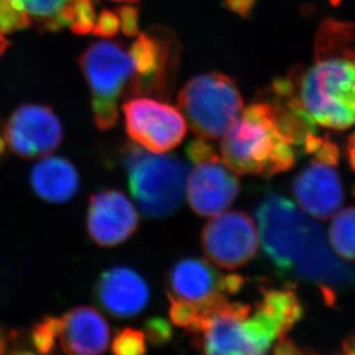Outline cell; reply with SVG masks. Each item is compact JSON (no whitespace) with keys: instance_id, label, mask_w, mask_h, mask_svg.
<instances>
[{"instance_id":"ac0fdd59","label":"cell","mask_w":355,"mask_h":355,"mask_svg":"<svg viewBox=\"0 0 355 355\" xmlns=\"http://www.w3.org/2000/svg\"><path fill=\"white\" fill-rule=\"evenodd\" d=\"M31 183L38 197L49 202L62 204L78 193L80 176L67 159L47 157L31 169Z\"/></svg>"},{"instance_id":"3957f363","label":"cell","mask_w":355,"mask_h":355,"mask_svg":"<svg viewBox=\"0 0 355 355\" xmlns=\"http://www.w3.org/2000/svg\"><path fill=\"white\" fill-rule=\"evenodd\" d=\"M199 318L191 329L198 347L206 354H265L281 332L275 322L261 309L229 302L225 293H216L198 302Z\"/></svg>"},{"instance_id":"44dd1931","label":"cell","mask_w":355,"mask_h":355,"mask_svg":"<svg viewBox=\"0 0 355 355\" xmlns=\"http://www.w3.org/2000/svg\"><path fill=\"white\" fill-rule=\"evenodd\" d=\"M338 55L355 60V24L342 21L322 22L316 34L314 57Z\"/></svg>"},{"instance_id":"74e56055","label":"cell","mask_w":355,"mask_h":355,"mask_svg":"<svg viewBox=\"0 0 355 355\" xmlns=\"http://www.w3.org/2000/svg\"><path fill=\"white\" fill-rule=\"evenodd\" d=\"M353 349V351H352V353H355V342H354V345L352 346Z\"/></svg>"},{"instance_id":"8d00e7d4","label":"cell","mask_w":355,"mask_h":355,"mask_svg":"<svg viewBox=\"0 0 355 355\" xmlns=\"http://www.w3.org/2000/svg\"><path fill=\"white\" fill-rule=\"evenodd\" d=\"M113 1H116V3H137L138 0H113Z\"/></svg>"},{"instance_id":"cb8c5ba5","label":"cell","mask_w":355,"mask_h":355,"mask_svg":"<svg viewBox=\"0 0 355 355\" xmlns=\"http://www.w3.org/2000/svg\"><path fill=\"white\" fill-rule=\"evenodd\" d=\"M169 298V318L173 324L178 328H183L188 331L195 327L199 318L200 306L198 302H190L187 299L176 298L175 295L168 293Z\"/></svg>"},{"instance_id":"d6a6232c","label":"cell","mask_w":355,"mask_h":355,"mask_svg":"<svg viewBox=\"0 0 355 355\" xmlns=\"http://www.w3.org/2000/svg\"><path fill=\"white\" fill-rule=\"evenodd\" d=\"M225 3L230 10L241 15H245L254 6L255 0H225Z\"/></svg>"},{"instance_id":"484cf974","label":"cell","mask_w":355,"mask_h":355,"mask_svg":"<svg viewBox=\"0 0 355 355\" xmlns=\"http://www.w3.org/2000/svg\"><path fill=\"white\" fill-rule=\"evenodd\" d=\"M120 31L121 19L119 10H103L101 13L97 14L92 34L99 37L111 38L114 37Z\"/></svg>"},{"instance_id":"e575fe53","label":"cell","mask_w":355,"mask_h":355,"mask_svg":"<svg viewBox=\"0 0 355 355\" xmlns=\"http://www.w3.org/2000/svg\"><path fill=\"white\" fill-rule=\"evenodd\" d=\"M12 338H13V336L8 335L5 330L0 328V354L6 352L7 345Z\"/></svg>"},{"instance_id":"ba28073f","label":"cell","mask_w":355,"mask_h":355,"mask_svg":"<svg viewBox=\"0 0 355 355\" xmlns=\"http://www.w3.org/2000/svg\"><path fill=\"white\" fill-rule=\"evenodd\" d=\"M129 137L152 153H167L184 139L188 123L181 111L148 97L131 98L122 105Z\"/></svg>"},{"instance_id":"5b68a950","label":"cell","mask_w":355,"mask_h":355,"mask_svg":"<svg viewBox=\"0 0 355 355\" xmlns=\"http://www.w3.org/2000/svg\"><path fill=\"white\" fill-rule=\"evenodd\" d=\"M130 193L143 215L167 218L178 211L187 195L188 166L174 155L152 153L138 144L121 152Z\"/></svg>"},{"instance_id":"603a6c76","label":"cell","mask_w":355,"mask_h":355,"mask_svg":"<svg viewBox=\"0 0 355 355\" xmlns=\"http://www.w3.org/2000/svg\"><path fill=\"white\" fill-rule=\"evenodd\" d=\"M60 318L45 316L42 321L35 323L31 331V345L36 352L47 354L53 351L59 342Z\"/></svg>"},{"instance_id":"ffe728a7","label":"cell","mask_w":355,"mask_h":355,"mask_svg":"<svg viewBox=\"0 0 355 355\" xmlns=\"http://www.w3.org/2000/svg\"><path fill=\"white\" fill-rule=\"evenodd\" d=\"M257 306L275 322L281 337L286 335L304 315L302 302L292 285L281 288H265Z\"/></svg>"},{"instance_id":"4316f807","label":"cell","mask_w":355,"mask_h":355,"mask_svg":"<svg viewBox=\"0 0 355 355\" xmlns=\"http://www.w3.org/2000/svg\"><path fill=\"white\" fill-rule=\"evenodd\" d=\"M145 336L153 345H164L173 337V330L164 318H153L145 323Z\"/></svg>"},{"instance_id":"7402d4cb","label":"cell","mask_w":355,"mask_h":355,"mask_svg":"<svg viewBox=\"0 0 355 355\" xmlns=\"http://www.w3.org/2000/svg\"><path fill=\"white\" fill-rule=\"evenodd\" d=\"M330 244L342 258L355 261V208L339 211L329 230Z\"/></svg>"},{"instance_id":"4fadbf2b","label":"cell","mask_w":355,"mask_h":355,"mask_svg":"<svg viewBox=\"0 0 355 355\" xmlns=\"http://www.w3.org/2000/svg\"><path fill=\"white\" fill-rule=\"evenodd\" d=\"M74 0H0V53L10 46L15 33L36 27L60 31L71 24Z\"/></svg>"},{"instance_id":"e0dca14e","label":"cell","mask_w":355,"mask_h":355,"mask_svg":"<svg viewBox=\"0 0 355 355\" xmlns=\"http://www.w3.org/2000/svg\"><path fill=\"white\" fill-rule=\"evenodd\" d=\"M59 344L67 354H101L107 349L111 331L104 316L90 306L71 309L60 318Z\"/></svg>"},{"instance_id":"8fae6325","label":"cell","mask_w":355,"mask_h":355,"mask_svg":"<svg viewBox=\"0 0 355 355\" xmlns=\"http://www.w3.org/2000/svg\"><path fill=\"white\" fill-rule=\"evenodd\" d=\"M139 218L134 205L119 190H104L91 196L87 214V234L91 241L113 248L134 235Z\"/></svg>"},{"instance_id":"9c48e42d","label":"cell","mask_w":355,"mask_h":355,"mask_svg":"<svg viewBox=\"0 0 355 355\" xmlns=\"http://www.w3.org/2000/svg\"><path fill=\"white\" fill-rule=\"evenodd\" d=\"M259 241L254 222L241 211H223L214 215L201 232V246L209 261L230 270L254 258Z\"/></svg>"},{"instance_id":"9a60e30c","label":"cell","mask_w":355,"mask_h":355,"mask_svg":"<svg viewBox=\"0 0 355 355\" xmlns=\"http://www.w3.org/2000/svg\"><path fill=\"white\" fill-rule=\"evenodd\" d=\"M292 193L307 214L320 220H328L344 202L342 181L334 166L312 161L295 178Z\"/></svg>"},{"instance_id":"836d02e7","label":"cell","mask_w":355,"mask_h":355,"mask_svg":"<svg viewBox=\"0 0 355 355\" xmlns=\"http://www.w3.org/2000/svg\"><path fill=\"white\" fill-rule=\"evenodd\" d=\"M347 157H349V167L355 173V132H353L347 141Z\"/></svg>"},{"instance_id":"83f0119b","label":"cell","mask_w":355,"mask_h":355,"mask_svg":"<svg viewBox=\"0 0 355 355\" xmlns=\"http://www.w3.org/2000/svg\"><path fill=\"white\" fill-rule=\"evenodd\" d=\"M187 155L192 164H195L218 157L214 148L211 144H208L205 138L200 137L189 143L187 146Z\"/></svg>"},{"instance_id":"d6986e66","label":"cell","mask_w":355,"mask_h":355,"mask_svg":"<svg viewBox=\"0 0 355 355\" xmlns=\"http://www.w3.org/2000/svg\"><path fill=\"white\" fill-rule=\"evenodd\" d=\"M223 277L202 259L188 258L178 261L169 274L175 295L190 302H202L223 292Z\"/></svg>"},{"instance_id":"f546056e","label":"cell","mask_w":355,"mask_h":355,"mask_svg":"<svg viewBox=\"0 0 355 355\" xmlns=\"http://www.w3.org/2000/svg\"><path fill=\"white\" fill-rule=\"evenodd\" d=\"M315 160L330 164V166H338L339 164V148L335 141H331L330 136H325L323 138V143L318 148L315 155Z\"/></svg>"},{"instance_id":"30bf717a","label":"cell","mask_w":355,"mask_h":355,"mask_svg":"<svg viewBox=\"0 0 355 355\" xmlns=\"http://www.w3.org/2000/svg\"><path fill=\"white\" fill-rule=\"evenodd\" d=\"M7 146L21 158L50 155L60 146L62 127L52 108L45 105H21L12 113L3 130Z\"/></svg>"},{"instance_id":"7a4b0ae2","label":"cell","mask_w":355,"mask_h":355,"mask_svg":"<svg viewBox=\"0 0 355 355\" xmlns=\"http://www.w3.org/2000/svg\"><path fill=\"white\" fill-rule=\"evenodd\" d=\"M297 155L268 101L248 105L222 136V161L237 175L272 178L290 171Z\"/></svg>"},{"instance_id":"52a82bcc","label":"cell","mask_w":355,"mask_h":355,"mask_svg":"<svg viewBox=\"0 0 355 355\" xmlns=\"http://www.w3.org/2000/svg\"><path fill=\"white\" fill-rule=\"evenodd\" d=\"M178 104L191 130L205 139L221 138L244 110L235 80L216 71L189 80L178 92Z\"/></svg>"},{"instance_id":"4dcf8cb0","label":"cell","mask_w":355,"mask_h":355,"mask_svg":"<svg viewBox=\"0 0 355 355\" xmlns=\"http://www.w3.org/2000/svg\"><path fill=\"white\" fill-rule=\"evenodd\" d=\"M245 278L237 274H230L225 275L223 277V292L228 295H235L241 291V288L244 286Z\"/></svg>"},{"instance_id":"277c9868","label":"cell","mask_w":355,"mask_h":355,"mask_svg":"<svg viewBox=\"0 0 355 355\" xmlns=\"http://www.w3.org/2000/svg\"><path fill=\"white\" fill-rule=\"evenodd\" d=\"M304 111L316 124L346 130L355 124V60L315 58L311 67L288 75Z\"/></svg>"},{"instance_id":"1f68e13d","label":"cell","mask_w":355,"mask_h":355,"mask_svg":"<svg viewBox=\"0 0 355 355\" xmlns=\"http://www.w3.org/2000/svg\"><path fill=\"white\" fill-rule=\"evenodd\" d=\"M300 352L302 351L293 344L291 339L286 338L285 336L278 338L277 344L274 349L275 354H295V353Z\"/></svg>"},{"instance_id":"d4e9b609","label":"cell","mask_w":355,"mask_h":355,"mask_svg":"<svg viewBox=\"0 0 355 355\" xmlns=\"http://www.w3.org/2000/svg\"><path fill=\"white\" fill-rule=\"evenodd\" d=\"M144 332L137 329L124 328L115 335L112 351L118 355H141L146 352Z\"/></svg>"},{"instance_id":"8992f818","label":"cell","mask_w":355,"mask_h":355,"mask_svg":"<svg viewBox=\"0 0 355 355\" xmlns=\"http://www.w3.org/2000/svg\"><path fill=\"white\" fill-rule=\"evenodd\" d=\"M78 64L91 94L94 123L101 130L114 127L119 101L130 96L137 68L130 46L107 38L90 44L78 58Z\"/></svg>"},{"instance_id":"6da1fadb","label":"cell","mask_w":355,"mask_h":355,"mask_svg":"<svg viewBox=\"0 0 355 355\" xmlns=\"http://www.w3.org/2000/svg\"><path fill=\"white\" fill-rule=\"evenodd\" d=\"M255 218L262 248L282 275L318 285L329 305L337 292L355 288V266L336 255L321 225L288 198L266 196Z\"/></svg>"},{"instance_id":"5bb4252c","label":"cell","mask_w":355,"mask_h":355,"mask_svg":"<svg viewBox=\"0 0 355 355\" xmlns=\"http://www.w3.org/2000/svg\"><path fill=\"white\" fill-rule=\"evenodd\" d=\"M137 68V78L130 96H164L169 90L174 66L173 42L164 33L155 29L138 33L129 45Z\"/></svg>"},{"instance_id":"d590c367","label":"cell","mask_w":355,"mask_h":355,"mask_svg":"<svg viewBox=\"0 0 355 355\" xmlns=\"http://www.w3.org/2000/svg\"><path fill=\"white\" fill-rule=\"evenodd\" d=\"M6 139H5V136H3V134L0 132V159L3 158V155L6 153Z\"/></svg>"},{"instance_id":"f35d334b","label":"cell","mask_w":355,"mask_h":355,"mask_svg":"<svg viewBox=\"0 0 355 355\" xmlns=\"http://www.w3.org/2000/svg\"><path fill=\"white\" fill-rule=\"evenodd\" d=\"M354 195H355V189H354Z\"/></svg>"},{"instance_id":"f1b7e54d","label":"cell","mask_w":355,"mask_h":355,"mask_svg":"<svg viewBox=\"0 0 355 355\" xmlns=\"http://www.w3.org/2000/svg\"><path fill=\"white\" fill-rule=\"evenodd\" d=\"M121 19V31L128 37L138 35V12L135 7L122 6L119 8Z\"/></svg>"},{"instance_id":"2e32d148","label":"cell","mask_w":355,"mask_h":355,"mask_svg":"<svg viewBox=\"0 0 355 355\" xmlns=\"http://www.w3.org/2000/svg\"><path fill=\"white\" fill-rule=\"evenodd\" d=\"M98 304L113 318H129L144 311L150 288L134 269L115 267L101 274L94 288Z\"/></svg>"},{"instance_id":"7c38bea8","label":"cell","mask_w":355,"mask_h":355,"mask_svg":"<svg viewBox=\"0 0 355 355\" xmlns=\"http://www.w3.org/2000/svg\"><path fill=\"white\" fill-rule=\"evenodd\" d=\"M239 190L237 174L220 157L196 164L187 182L189 204L200 216H214L225 211Z\"/></svg>"}]
</instances>
